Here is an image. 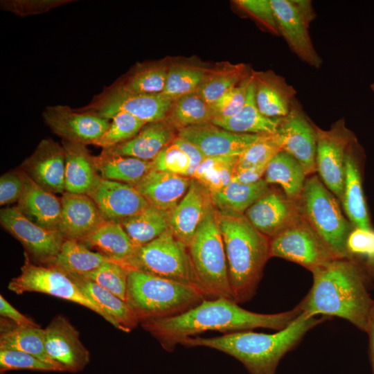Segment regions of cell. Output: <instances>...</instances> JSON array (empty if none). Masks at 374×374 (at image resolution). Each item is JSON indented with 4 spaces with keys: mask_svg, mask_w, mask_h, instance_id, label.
Returning a JSON list of instances; mask_svg holds the SVG:
<instances>
[{
    "mask_svg": "<svg viewBox=\"0 0 374 374\" xmlns=\"http://www.w3.org/2000/svg\"><path fill=\"white\" fill-rule=\"evenodd\" d=\"M346 249L351 260L354 256L361 257L374 265V230L353 227L347 238Z\"/></svg>",
    "mask_w": 374,
    "mask_h": 374,
    "instance_id": "f5cc1de1",
    "label": "cell"
},
{
    "mask_svg": "<svg viewBox=\"0 0 374 374\" xmlns=\"http://www.w3.org/2000/svg\"><path fill=\"white\" fill-rule=\"evenodd\" d=\"M100 177L136 186L152 169V163L137 158L112 154L104 151L94 157Z\"/></svg>",
    "mask_w": 374,
    "mask_h": 374,
    "instance_id": "e575fe53",
    "label": "cell"
},
{
    "mask_svg": "<svg viewBox=\"0 0 374 374\" xmlns=\"http://www.w3.org/2000/svg\"><path fill=\"white\" fill-rule=\"evenodd\" d=\"M302 312L296 305L283 312L260 314L245 310L231 299H205L177 316L147 320L140 324L164 350L171 352L184 339L207 331L227 334L258 328L278 331L288 326Z\"/></svg>",
    "mask_w": 374,
    "mask_h": 374,
    "instance_id": "6da1fadb",
    "label": "cell"
},
{
    "mask_svg": "<svg viewBox=\"0 0 374 374\" xmlns=\"http://www.w3.org/2000/svg\"><path fill=\"white\" fill-rule=\"evenodd\" d=\"M191 180L152 168L135 188L150 206L170 213L186 195Z\"/></svg>",
    "mask_w": 374,
    "mask_h": 374,
    "instance_id": "d4e9b609",
    "label": "cell"
},
{
    "mask_svg": "<svg viewBox=\"0 0 374 374\" xmlns=\"http://www.w3.org/2000/svg\"><path fill=\"white\" fill-rule=\"evenodd\" d=\"M280 118H267L260 113L256 102L251 76L246 100L240 112L231 117L213 120L211 123L235 133L267 135L276 133Z\"/></svg>",
    "mask_w": 374,
    "mask_h": 374,
    "instance_id": "4dcf8cb0",
    "label": "cell"
},
{
    "mask_svg": "<svg viewBox=\"0 0 374 374\" xmlns=\"http://www.w3.org/2000/svg\"><path fill=\"white\" fill-rule=\"evenodd\" d=\"M316 126L296 99L287 115L280 118L276 133L282 151L294 157L303 168L306 175L317 170Z\"/></svg>",
    "mask_w": 374,
    "mask_h": 374,
    "instance_id": "9a60e30c",
    "label": "cell"
},
{
    "mask_svg": "<svg viewBox=\"0 0 374 374\" xmlns=\"http://www.w3.org/2000/svg\"><path fill=\"white\" fill-rule=\"evenodd\" d=\"M173 141L188 157L190 160L189 177L193 178L195 170L206 157L195 145L184 138L177 136Z\"/></svg>",
    "mask_w": 374,
    "mask_h": 374,
    "instance_id": "11a10c76",
    "label": "cell"
},
{
    "mask_svg": "<svg viewBox=\"0 0 374 374\" xmlns=\"http://www.w3.org/2000/svg\"><path fill=\"white\" fill-rule=\"evenodd\" d=\"M65 151L50 139L42 140L21 169L46 190L55 194L65 193Z\"/></svg>",
    "mask_w": 374,
    "mask_h": 374,
    "instance_id": "d6986e66",
    "label": "cell"
},
{
    "mask_svg": "<svg viewBox=\"0 0 374 374\" xmlns=\"http://www.w3.org/2000/svg\"><path fill=\"white\" fill-rule=\"evenodd\" d=\"M175 131L166 120L147 123L131 139L103 151L152 161L175 139Z\"/></svg>",
    "mask_w": 374,
    "mask_h": 374,
    "instance_id": "484cf974",
    "label": "cell"
},
{
    "mask_svg": "<svg viewBox=\"0 0 374 374\" xmlns=\"http://www.w3.org/2000/svg\"><path fill=\"white\" fill-rule=\"evenodd\" d=\"M170 213L149 205L139 213L118 222L137 248L170 229Z\"/></svg>",
    "mask_w": 374,
    "mask_h": 374,
    "instance_id": "74e56055",
    "label": "cell"
},
{
    "mask_svg": "<svg viewBox=\"0 0 374 374\" xmlns=\"http://www.w3.org/2000/svg\"><path fill=\"white\" fill-rule=\"evenodd\" d=\"M270 191L269 184L262 179L251 184L232 181L220 191L211 193L214 208L220 212L244 214L257 200Z\"/></svg>",
    "mask_w": 374,
    "mask_h": 374,
    "instance_id": "8d00e7d4",
    "label": "cell"
},
{
    "mask_svg": "<svg viewBox=\"0 0 374 374\" xmlns=\"http://www.w3.org/2000/svg\"><path fill=\"white\" fill-rule=\"evenodd\" d=\"M105 133L93 144L107 149L135 136L146 124L126 113H119L110 119Z\"/></svg>",
    "mask_w": 374,
    "mask_h": 374,
    "instance_id": "f6af8a7d",
    "label": "cell"
},
{
    "mask_svg": "<svg viewBox=\"0 0 374 374\" xmlns=\"http://www.w3.org/2000/svg\"><path fill=\"white\" fill-rule=\"evenodd\" d=\"M366 332L368 334L372 363L374 371V303L371 308Z\"/></svg>",
    "mask_w": 374,
    "mask_h": 374,
    "instance_id": "680465c9",
    "label": "cell"
},
{
    "mask_svg": "<svg viewBox=\"0 0 374 374\" xmlns=\"http://www.w3.org/2000/svg\"><path fill=\"white\" fill-rule=\"evenodd\" d=\"M71 0H1V10L19 17H28L48 12L52 9L70 3Z\"/></svg>",
    "mask_w": 374,
    "mask_h": 374,
    "instance_id": "f907efd6",
    "label": "cell"
},
{
    "mask_svg": "<svg viewBox=\"0 0 374 374\" xmlns=\"http://www.w3.org/2000/svg\"><path fill=\"white\" fill-rule=\"evenodd\" d=\"M188 250L199 287L205 298L233 300L224 242L213 206L189 242Z\"/></svg>",
    "mask_w": 374,
    "mask_h": 374,
    "instance_id": "8992f818",
    "label": "cell"
},
{
    "mask_svg": "<svg viewBox=\"0 0 374 374\" xmlns=\"http://www.w3.org/2000/svg\"><path fill=\"white\" fill-rule=\"evenodd\" d=\"M24 256L21 273L9 282V290L16 294L39 292L67 300L93 311L109 323L108 317L67 273L51 265L34 263L26 253Z\"/></svg>",
    "mask_w": 374,
    "mask_h": 374,
    "instance_id": "9c48e42d",
    "label": "cell"
},
{
    "mask_svg": "<svg viewBox=\"0 0 374 374\" xmlns=\"http://www.w3.org/2000/svg\"><path fill=\"white\" fill-rule=\"evenodd\" d=\"M256 105L260 113L270 118H280L289 113L296 99V91L285 79L271 70H251Z\"/></svg>",
    "mask_w": 374,
    "mask_h": 374,
    "instance_id": "cb8c5ba5",
    "label": "cell"
},
{
    "mask_svg": "<svg viewBox=\"0 0 374 374\" xmlns=\"http://www.w3.org/2000/svg\"><path fill=\"white\" fill-rule=\"evenodd\" d=\"M355 143L350 146L346 157L345 183L341 199L344 211L354 227L371 228L364 199L358 163L355 157Z\"/></svg>",
    "mask_w": 374,
    "mask_h": 374,
    "instance_id": "1f68e13d",
    "label": "cell"
},
{
    "mask_svg": "<svg viewBox=\"0 0 374 374\" xmlns=\"http://www.w3.org/2000/svg\"><path fill=\"white\" fill-rule=\"evenodd\" d=\"M65 151V192L89 195L102 178L86 145L62 141Z\"/></svg>",
    "mask_w": 374,
    "mask_h": 374,
    "instance_id": "83f0119b",
    "label": "cell"
},
{
    "mask_svg": "<svg viewBox=\"0 0 374 374\" xmlns=\"http://www.w3.org/2000/svg\"><path fill=\"white\" fill-rule=\"evenodd\" d=\"M44 343L45 331L39 325H19L1 317L0 349L22 351L56 364L48 356Z\"/></svg>",
    "mask_w": 374,
    "mask_h": 374,
    "instance_id": "d6a6232c",
    "label": "cell"
},
{
    "mask_svg": "<svg viewBox=\"0 0 374 374\" xmlns=\"http://www.w3.org/2000/svg\"><path fill=\"white\" fill-rule=\"evenodd\" d=\"M152 163L155 170L189 177V158L174 141L165 147Z\"/></svg>",
    "mask_w": 374,
    "mask_h": 374,
    "instance_id": "681fc988",
    "label": "cell"
},
{
    "mask_svg": "<svg viewBox=\"0 0 374 374\" xmlns=\"http://www.w3.org/2000/svg\"><path fill=\"white\" fill-rule=\"evenodd\" d=\"M244 215L258 231L269 239L302 217L299 202L271 190L251 205Z\"/></svg>",
    "mask_w": 374,
    "mask_h": 374,
    "instance_id": "ac0fdd59",
    "label": "cell"
},
{
    "mask_svg": "<svg viewBox=\"0 0 374 374\" xmlns=\"http://www.w3.org/2000/svg\"><path fill=\"white\" fill-rule=\"evenodd\" d=\"M177 136L195 145L208 157L240 155L260 135L235 133L208 123L179 130Z\"/></svg>",
    "mask_w": 374,
    "mask_h": 374,
    "instance_id": "ffe728a7",
    "label": "cell"
},
{
    "mask_svg": "<svg viewBox=\"0 0 374 374\" xmlns=\"http://www.w3.org/2000/svg\"><path fill=\"white\" fill-rule=\"evenodd\" d=\"M25 187L22 170L8 172L0 178V204L8 205L18 202Z\"/></svg>",
    "mask_w": 374,
    "mask_h": 374,
    "instance_id": "db71d44e",
    "label": "cell"
},
{
    "mask_svg": "<svg viewBox=\"0 0 374 374\" xmlns=\"http://www.w3.org/2000/svg\"><path fill=\"white\" fill-rule=\"evenodd\" d=\"M0 314L1 317L19 325H38L33 319L18 311L1 294L0 295Z\"/></svg>",
    "mask_w": 374,
    "mask_h": 374,
    "instance_id": "9f6ffc18",
    "label": "cell"
},
{
    "mask_svg": "<svg viewBox=\"0 0 374 374\" xmlns=\"http://www.w3.org/2000/svg\"><path fill=\"white\" fill-rule=\"evenodd\" d=\"M126 267L189 285L200 290L188 247L178 240L170 229L152 242L137 247Z\"/></svg>",
    "mask_w": 374,
    "mask_h": 374,
    "instance_id": "ba28073f",
    "label": "cell"
},
{
    "mask_svg": "<svg viewBox=\"0 0 374 374\" xmlns=\"http://www.w3.org/2000/svg\"><path fill=\"white\" fill-rule=\"evenodd\" d=\"M239 155L205 157L193 179L204 186L210 193L220 191L232 181Z\"/></svg>",
    "mask_w": 374,
    "mask_h": 374,
    "instance_id": "60d3db41",
    "label": "cell"
},
{
    "mask_svg": "<svg viewBox=\"0 0 374 374\" xmlns=\"http://www.w3.org/2000/svg\"><path fill=\"white\" fill-rule=\"evenodd\" d=\"M267 166H256L235 172L232 181L251 184L263 179Z\"/></svg>",
    "mask_w": 374,
    "mask_h": 374,
    "instance_id": "6f0895ef",
    "label": "cell"
},
{
    "mask_svg": "<svg viewBox=\"0 0 374 374\" xmlns=\"http://www.w3.org/2000/svg\"><path fill=\"white\" fill-rule=\"evenodd\" d=\"M280 151L282 149L276 134L260 135L239 155L235 171L256 166H267Z\"/></svg>",
    "mask_w": 374,
    "mask_h": 374,
    "instance_id": "bcb514c9",
    "label": "cell"
},
{
    "mask_svg": "<svg viewBox=\"0 0 374 374\" xmlns=\"http://www.w3.org/2000/svg\"><path fill=\"white\" fill-rule=\"evenodd\" d=\"M270 256L296 262L310 271L337 258L303 215L270 239Z\"/></svg>",
    "mask_w": 374,
    "mask_h": 374,
    "instance_id": "7c38bea8",
    "label": "cell"
},
{
    "mask_svg": "<svg viewBox=\"0 0 374 374\" xmlns=\"http://www.w3.org/2000/svg\"><path fill=\"white\" fill-rule=\"evenodd\" d=\"M301 213L337 258L350 259L347 238L353 227L335 195L317 175L306 179L299 201Z\"/></svg>",
    "mask_w": 374,
    "mask_h": 374,
    "instance_id": "52a82bcc",
    "label": "cell"
},
{
    "mask_svg": "<svg viewBox=\"0 0 374 374\" xmlns=\"http://www.w3.org/2000/svg\"><path fill=\"white\" fill-rule=\"evenodd\" d=\"M23 173L25 187L16 206L26 217L37 225L57 231L62 211L61 199Z\"/></svg>",
    "mask_w": 374,
    "mask_h": 374,
    "instance_id": "4316f807",
    "label": "cell"
},
{
    "mask_svg": "<svg viewBox=\"0 0 374 374\" xmlns=\"http://www.w3.org/2000/svg\"><path fill=\"white\" fill-rule=\"evenodd\" d=\"M235 4L268 32L280 36L278 26L270 0H238Z\"/></svg>",
    "mask_w": 374,
    "mask_h": 374,
    "instance_id": "816d5d0a",
    "label": "cell"
},
{
    "mask_svg": "<svg viewBox=\"0 0 374 374\" xmlns=\"http://www.w3.org/2000/svg\"><path fill=\"white\" fill-rule=\"evenodd\" d=\"M45 350L64 372L78 373L90 362V353L80 339V332L63 314H57L44 328Z\"/></svg>",
    "mask_w": 374,
    "mask_h": 374,
    "instance_id": "2e32d148",
    "label": "cell"
},
{
    "mask_svg": "<svg viewBox=\"0 0 374 374\" xmlns=\"http://www.w3.org/2000/svg\"><path fill=\"white\" fill-rule=\"evenodd\" d=\"M89 196L106 221L120 222L150 205L134 186L103 179Z\"/></svg>",
    "mask_w": 374,
    "mask_h": 374,
    "instance_id": "44dd1931",
    "label": "cell"
},
{
    "mask_svg": "<svg viewBox=\"0 0 374 374\" xmlns=\"http://www.w3.org/2000/svg\"><path fill=\"white\" fill-rule=\"evenodd\" d=\"M207 69L197 64L174 63L169 65L163 94L175 100L195 93Z\"/></svg>",
    "mask_w": 374,
    "mask_h": 374,
    "instance_id": "b9f144b4",
    "label": "cell"
},
{
    "mask_svg": "<svg viewBox=\"0 0 374 374\" xmlns=\"http://www.w3.org/2000/svg\"><path fill=\"white\" fill-rule=\"evenodd\" d=\"M129 271L130 269L124 265L113 260H108L95 270L80 276L126 301Z\"/></svg>",
    "mask_w": 374,
    "mask_h": 374,
    "instance_id": "ee69618b",
    "label": "cell"
},
{
    "mask_svg": "<svg viewBox=\"0 0 374 374\" xmlns=\"http://www.w3.org/2000/svg\"><path fill=\"white\" fill-rule=\"evenodd\" d=\"M280 35L302 62L319 69L322 59L317 52L309 28L315 17L312 3L307 0H270Z\"/></svg>",
    "mask_w": 374,
    "mask_h": 374,
    "instance_id": "8fae6325",
    "label": "cell"
},
{
    "mask_svg": "<svg viewBox=\"0 0 374 374\" xmlns=\"http://www.w3.org/2000/svg\"><path fill=\"white\" fill-rule=\"evenodd\" d=\"M111 260L78 240H64L61 249L51 262L46 265L66 273L84 275Z\"/></svg>",
    "mask_w": 374,
    "mask_h": 374,
    "instance_id": "f35d334b",
    "label": "cell"
},
{
    "mask_svg": "<svg viewBox=\"0 0 374 374\" xmlns=\"http://www.w3.org/2000/svg\"><path fill=\"white\" fill-rule=\"evenodd\" d=\"M213 206L208 190L192 178L186 195L170 213V229L188 247Z\"/></svg>",
    "mask_w": 374,
    "mask_h": 374,
    "instance_id": "7402d4cb",
    "label": "cell"
},
{
    "mask_svg": "<svg viewBox=\"0 0 374 374\" xmlns=\"http://www.w3.org/2000/svg\"><path fill=\"white\" fill-rule=\"evenodd\" d=\"M172 101L162 93H136L116 84L107 87L86 107L77 109L109 121L119 113H126L147 124L165 120Z\"/></svg>",
    "mask_w": 374,
    "mask_h": 374,
    "instance_id": "30bf717a",
    "label": "cell"
},
{
    "mask_svg": "<svg viewBox=\"0 0 374 374\" xmlns=\"http://www.w3.org/2000/svg\"><path fill=\"white\" fill-rule=\"evenodd\" d=\"M0 222L23 245L25 253L36 264H50L64 241L58 231L37 225L26 217L16 206L1 209Z\"/></svg>",
    "mask_w": 374,
    "mask_h": 374,
    "instance_id": "5bb4252c",
    "label": "cell"
},
{
    "mask_svg": "<svg viewBox=\"0 0 374 374\" xmlns=\"http://www.w3.org/2000/svg\"><path fill=\"white\" fill-rule=\"evenodd\" d=\"M251 71L243 63H217L206 69L195 93L211 105L224 93L247 78Z\"/></svg>",
    "mask_w": 374,
    "mask_h": 374,
    "instance_id": "836d02e7",
    "label": "cell"
},
{
    "mask_svg": "<svg viewBox=\"0 0 374 374\" xmlns=\"http://www.w3.org/2000/svg\"><path fill=\"white\" fill-rule=\"evenodd\" d=\"M251 80L250 75L211 105L213 114V121L227 118L240 112L245 103Z\"/></svg>",
    "mask_w": 374,
    "mask_h": 374,
    "instance_id": "c3c4849f",
    "label": "cell"
},
{
    "mask_svg": "<svg viewBox=\"0 0 374 374\" xmlns=\"http://www.w3.org/2000/svg\"><path fill=\"white\" fill-rule=\"evenodd\" d=\"M306 174L301 163L291 154L280 151L267 166L264 179L281 186L284 194L299 202L305 182Z\"/></svg>",
    "mask_w": 374,
    "mask_h": 374,
    "instance_id": "d590c367",
    "label": "cell"
},
{
    "mask_svg": "<svg viewBox=\"0 0 374 374\" xmlns=\"http://www.w3.org/2000/svg\"><path fill=\"white\" fill-rule=\"evenodd\" d=\"M57 231L64 240L80 241L104 221L98 208L87 195L64 193Z\"/></svg>",
    "mask_w": 374,
    "mask_h": 374,
    "instance_id": "603a6c76",
    "label": "cell"
},
{
    "mask_svg": "<svg viewBox=\"0 0 374 374\" xmlns=\"http://www.w3.org/2000/svg\"><path fill=\"white\" fill-rule=\"evenodd\" d=\"M168 69L169 65L161 62L140 64L118 84L136 93H161L166 87Z\"/></svg>",
    "mask_w": 374,
    "mask_h": 374,
    "instance_id": "7bdbcfd3",
    "label": "cell"
},
{
    "mask_svg": "<svg viewBox=\"0 0 374 374\" xmlns=\"http://www.w3.org/2000/svg\"><path fill=\"white\" fill-rule=\"evenodd\" d=\"M80 242L125 267L136 249L121 224L114 221H104Z\"/></svg>",
    "mask_w": 374,
    "mask_h": 374,
    "instance_id": "f546056e",
    "label": "cell"
},
{
    "mask_svg": "<svg viewBox=\"0 0 374 374\" xmlns=\"http://www.w3.org/2000/svg\"><path fill=\"white\" fill-rule=\"evenodd\" d=\"M370 87H371V91L374 93V82L371 84Z\"/></svg>",
    "mask_w": 374,
    "mask_h": 374,
    "instance_id": "91938a15",
    "label": "cell"
},
{
    "mask_svg": "<svg viewBox=\"0 0 374 374\" xmlns=\"http://www.w3.org/2000/svg\"><path fill=\"white\" fill-rule=\"evenodd\" d=\"M67 274L84 294L100 307L114 327L123 332H130L140 323L127 301L80 275Z\"/></svg>",
    "mask_w": 374,
    "mask_h": 374,
    "instance_id": "f1b7e54d",
    "label": "cell"
},
{
    "mask_svg": "<svg viewBox=\"0 0 374 374\" xmlns=\"http://www.w3.org/2000/svg\"><path fill=\"white\" fill-rule=\"evenodd\" d=\"M42 116L52 132L62 141L84 145L93 144L110 123L93 113L60 105L46 107Z\"/></svg>",
    "mask_w": 374,
    "mask_h": 374,
    "instance_id": "e0dca14e",
    "label": "cell"
},
{
    "mask_svg": "<svg viewBox=\"0 0 374 374\" xmlns=\"http://www.w3.org/2000/svg\"><path fill=\"white\" fill-rule=\"evenodd\" d=\"M326 320L302 312L294 321L276 333L251 330L212 337H191L181 343L187 348L206 347L224 353L240 361L250 374H276L282 357L312 328Z\"/></svg>",
    "mask_w": 374,
    "mask_h": 374,
    "instance_id": "3957f363",
    "label": "cell"
},
{
    "mask_svg": "<svg viewBox=\"0 0 374 374\" xmlns=\"http://www.w3.org/2000/svg\"><path fill=\"white\" fill-rule=\"evenodd\" d=\"M211 106L195 92L172 101L165 119L177 132L185 127L211 123Z\"/></svg>",
    "mask_w": 374,
    "mask_h": 374,
    "instance_id": "ab89813d",
    "label": "cell"
},
{
    "mask_svg": "<svg viewBox=\"0 0 374 374\" xmlns=\"http://www.w3.org/2000/svg\"><path fill=\"white\" fill-rule=\"evenodd\" d=\"M313 284L297 305L313 317H337L366 332L374 303L366 276L354 260L335 258L311 271Z\"/></svg>",
    "mask_w": 374,
    "mask_h": 374,
    "instance_id": "7a4b0ae2",
    "label": "cell"
},
{
    "mask_svg": "<svg viewBox=\"0 0 374 374\" xmlns=\"http://www.w3.org/2000/svg\"><path fill=\"white\" fill-rule=\"evenodd\" d=\"M205 299L193 286L136 269L129 271L126 301L140 323L177 316Z\"/></svg>",
    "mask_w": 374,
    "mask_h": 374,
    "instance_id": "5b68a950",
    "label": "cell"
},
{
    "mask_svg": "<svg viewBox=\"0 0 374 374\" xmlns=\"http://www.w3.org/2000/svg\"><path fill=\"white\" fill-rule=\"evenodd\" d=\"M316 166L324 185L340 200L342 199L346 172V157L355 141L344 118L333 123L328 130L316 126Z\"/></svg>",
    "mask_w": 374,
    "mask_h": 374,
    "instance_id": "4fadbf2b",
    "label": "cell"
},
{
    "mask_svg": "<svg viewBox=\"0 0 374 374\" xmlns=\"http://www.w3.org/2000/svg\"><path fill=\"white\" fill-rule=\"evenodd\" d=\"M228 267L232 298L237 303L253 298L270 256V239L258 231L244 214L215 209Z\"/></svg>",
    "mask_w": 374,
    "mask_h": 374,
    "instance_id": "277c9868",
    "label": "cell"
},
{
    "mask_svg": "<svg viewBox=\"0 0 374 374\" xmlns=\"http://www.w3.org/2000/svg\"><path fill=\"white\" fill-rule=\"evenodd\" d=\"M4 374V373H3Z\"/></svg>",
    "mask_w": 374,
    "mask_h": 374,
    "instance_id": "94428289",
    "label": "cell"
},
{
    "mask_svg": "<svg viewBox=\"0 0 374 374\" xmlns=\"http://www.w3.org/2000/svg\"><path fill=\"white\" fill-rule=\"evenodd\" d=\"M17 370L64 372L59 366L22 351L0 349V373Z\"/></svg>",
    "mask_w": 374,
    "mask_h": 374,
    "instance_id": "7dc6e473",
    "label": "cell"
}]
</instances>
